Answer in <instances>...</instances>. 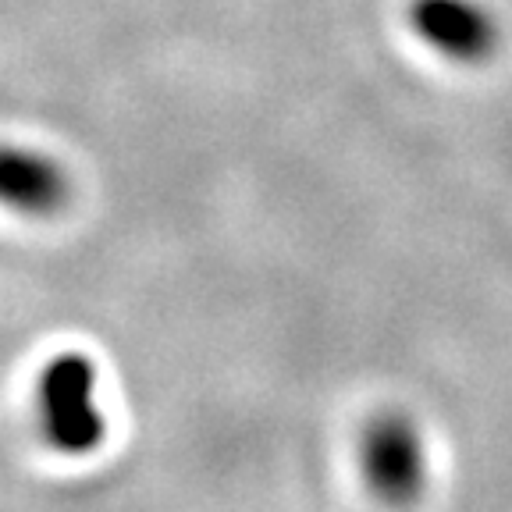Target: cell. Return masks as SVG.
<instances>
[{"mask_svg": "<svg viewBox=\"0 0 512 512\" xmlns=\"http://www.w3.org/2000/svg\"><path fill=\"white\" fill-rule=\"evenodd\" d=\"M40 431L61 456H86L107 438L96 406V367L82 352H61L40 377Z\"/></svg>", "mask_w": 512, "mask_h": 512, "instance_id": "1", "label": "cell"}, {"mask_svg": "<svg viewBox=\"0 0 512 512\" xmlns=\"http://www.w3.org/2000/svg\"><path fill=\"white\" fill-rule=\"evenodd\" d=\"M360 466L370 495L388 509H409L427 488V459L420 427L402 409L370 416L360 438Z\"/></svg>", "mask_w": 512, "mask_h": 512, "instance_id": "2", "label": "cell"}, {"mask_svg": "<svg viewBox=\"0 0 512 512\" xmlns=\"http://www.w3.org/2000/svg\"><path fill=\"white\" fill-rule=\"evenodd\" d=\"M409 22L416 36L456 64H480L498 50V22L477 0H413Z\"/></svg>", "mask_w": 512, "mask_h": 512, "instance_id": "3", "label": "cell"}, {"mask_svg": "<svg viewBox=\"0 0 512 512\" xmlns=\"http://www.w3.org/2000/svg\"><path fill=\"white\" fill-rule=\"evenodd\" d=\"M72 196L68 171L40 150L0 146V207L29 217H50Z\"/></svg>", "mask_w": 512, "mask_h": 512, "instance_id": "4", "label": "cell"}]
</instances>
